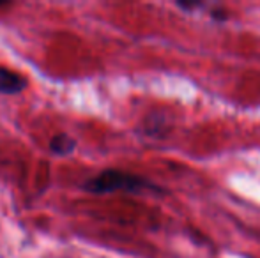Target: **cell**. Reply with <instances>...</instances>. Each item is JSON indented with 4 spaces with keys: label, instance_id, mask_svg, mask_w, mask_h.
Listing matches in <instances>:
<instances>
[{
    "label": "cell",
    "instance_id": "1",
    "mask_svg": "<svg viewBox=\"0 0 260 258\" xmlns=\"http://www.w3.org/2000/svg\"><path fill=\"white\" fill-rule=\"evenodd\" d=\"M82 190L90 195H112V193H144V191H159L152 180L145 179L137 173L124 172V170L106 168L98 175L83 180Z\"/></svg>",
    "mask_w": 260,
    "mask_h": 258
},
{
    "label": "cell",
    "instance_id": "2",
    "mask_svg": "<svg viewBox=\"0 0 260 258\" xmlns=\"http://www.w3.org/2000/svg\"><path fill=\"white\" fill-rule=\"evenodd\" d=\"M27 78L9 67L0 65V94L4 96H16L27 89Z\"/></svg>",
    "mask_w": 260,
    "mask_h": 258
},
{
    "label": "cell",
    "instance_id": "3",
    "mask_svg": "<svg viewBox=\"0 0 260 258\" xmlns=\"http://www.w3.org/2000/svg\"><path fill=\"white\" fill-rule=\"evenodd\" d=\"M48 149L57 158H66V156H71L76 151V140L68 133H58L50 140Z\"/></svg>",
    "mask_w": 260,
    "mask_h": 258
}]
</instances>
